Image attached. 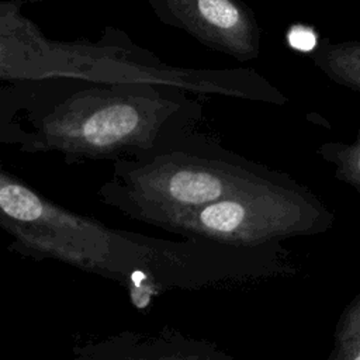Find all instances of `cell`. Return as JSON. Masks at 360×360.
Listing matches in <instances>:
<instances>
[{
	"label": "cell",
	"mask_w": 360,
	"mask_h": 360,
	"mask_svg": "<svg viewBox=\"0 0 360 360\" xmlns=\"http://www.w3.org/2000/svg\"><path fill=\"white\" fill-rule=\"evenodd\" d=\"M288 45L298 52H314L319 44L315 31L307 25H292L287 32Z\"/></svg>",
	"instance_id": "11"
},
{
	"label": "cell",
	"mask_w": 360,
	"mask_h": 360,
	"mask_svg": "<svg viewBox=\"0 0 360 360\" xmlns=\"http://www.w3.org/2000/svg\"><path fill=\"white\" fill-rule=\"evenodd\" d=\"M332 212L291 176L212 202L174 221L166 231L187 239L262 248L328 231Z\"/></svg>",
	"instance_id": "5"
},
{
	"label": "cell",
	"mask_w": 360,
	"mask_h": 360,
	"mask_svg": "<svg viewBox=\"0 0 360 360\" xmlns=\"http://www.w3.org/2000/svg\"><path fill=\"white\" fill-rule=\"evenodd\" d=\"M328 360H360V292L340 314Z\"/></svg>",
	"instance_id": "9"
},
{
	"label": "cell",
	"mask_w": 360,
	"mask_h": 360,
	"mask_svg": "<svg viewBox=\"0 0 360 360\" xmlns=\"http://www.w3.org/2000/svg\"><path fill=\"white\" fill-rule=\"evenodd\" d=\"M156 18L204 46L238 62H250L262 51V30L242 0H148Z\"/></svg>",
	"instance_id": "6"
},
{
	"label": "cell",
	"mask_w": 360,
	"mask_h": 360,
	"mask_svg": "<svg viewBox=\"0 0 360 360\" xmlns=\"http://www.w3.org/2000/svg\"><path fill=\"white\" fill-rule=\"evenodd\" d=\"M311 58L329 79L360 93V38L343 42L323 39Z\"/></svg>",
	"instance_id": "8"
},
{
	"label": "cell",
	"mask_w": 360,
	"mask_h": 360,
	"mask_svg": "<svg viewBox=\"0 0 360 360\" xmlns=\"http://www.w3.org/2000/svg\"><path fill=\"white\" fill-rule=\"evenodd\" d=\"M195 96L176 87L73 79L1 82L0 141L68 165L143 158L195 131Z\"/></svg>",
	"instance_id": "1"
},
{
	"label": "cell",
	"mask_w": 360,
	"mask_h": 360,
	"mask_svg": "<svg viewBox=\"0 0 360 360\" xmlns=\"http://www.w3.org/2000/svg\"><path fill=\"white\" fill-rule=\"evenodd\" d=\"M0 225L10 249L34 259H55L118 281L156 285L166 242L110 228L58 205L22 180L0 170Z\"/></svg>",
	"instance_id": "4"
},
{
	"label": "cell",
	"mask_w": 360,
	"mask_h": 360,
	"mask_svg": "<svg viewBox=\"0 0 360 360\" xmlns=\"http://www.w3.org/2000/svg\"><path fill=\"white\" fill-rule=\"evenodd\" d=\"M70 360H233L214 343L174 330L125 332L75 350Z\"/></svg>",
	"instance_id": "7"
},
{
	"label": "cell",
	"mask_w": 360,
	"mask_h": 360,
	"mask_svg": "<svg viewBox=\"0 0 360 360\" xmlns=\"http://www.w3.org/2000/svg\"><path fill=\"white\" fill-rule=\"evenodd\" d=\"M318 155L333 165L335 176L339 180L360 194V129L352 143L328 142L318 149Z\"/></svg>",
	"instance_id": "10"
},
{
	"label": "cell",
	"mask_w": 360,
	"mask_h": 360,
	"mask_svg": "<svg viewBox=\"0 0 360 360\" xmlns=\"http://www.w3.org/2000/svg\"><path fill=\"white\" fill-rule=\"evenodd\" d=\"M24 1H30V3H41V1H51V0H24Z\"/></svg>",
	"instance_id": "12"
},
{
	"label": "cell",
	"mask_w": 360,
	"mask_h": 360,
	"mask_svg": "<svg viewBox=\"0 0 360 360\" xmlns=\"http://www.w3.org/2000/svg\"><path fill=\"white\" fill-rule=\"evenodd\" d=\"M24 1L0 4V79H73L176 87L191 96H221L283 105L287 97L250 69H188L169 65L107 27L96 41L51 39L21 13Z\"/></svg>",
	"instance_id": "2"
},
{
	"label": "cell",
	"mask_w": 360,
	"mask_h": 360,
	"mask_svg": "<svg viewBox=\"0 0 360 360\" xmlns=\"http://www.w3.org/2000/svg\"><path fill=\"white\" fill-rule=\"evenodd\" d=\"M285 174L193 131L143 158L112 162L97 198L166 231L187 214Z\"/></svg>",
	"instance_id": "3"
}]
</instances>
